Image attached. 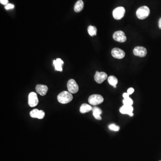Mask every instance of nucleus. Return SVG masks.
<instances>
[{
    "instance_id": "nucleus-1",
    "label": "nucleus",
    "mask_w": 161,
    "mask_h": 161,
    "mask_svg": "<svg viewBox=\"0 0 161 161\" xmlns=\"http://www.w3.org/2000/svg\"><path fill=\"white\" fill-rule=\"evenodd\" d=\"M73 99L72 94L70 92L64 91L58 94L57 100L58 102L62 104L69 103Z\"/></svg>"
},
{
    "instance_id": "nucleus-2",
    "label": "nucleus",
    "mask_w": 161,
    "mask_h": 161,
    "mask_svg": "<svg viewBox=\"0 0 161 161\" xmlns=\"http://www.w3.org/2000/svg\"><path fill=\"white\" fill-rule=\"evenodd\" d=\"M150 10L148 7L143 6L141 7L136 11L137 17L140 19H144L150 15Z\"/></svg>"
},
{
    "instance_id": "nucleus-3",
    "label": "nucleus",
    "mask_w": 161,
    "mask_h": 161,
    "mask_svg": "<svg viewBox=\"0 0 161 161\" xmlns=\"http://www.w3.org/2000/svg\"><path fill=\"white\" fill-rule=\"evenodd\" d=\"M103 98L99 94H93L89 97L88 102L92 105H97L101 104L103 102Z\"/></svg>"
},
{
    "instance_id": "nucleus-4",
    "label": "nucleus",
    "mask_w": 161,
    "mask_h": 161,
    "mask_svg": "<svg viewBox=\"0 0 161 161\" xmlns=\"http://www.w3.org/2000/svg\"><path fill=\"white\" fill-rule=\"evenodd\" d=\"M125 13V9L123 7H118L113 11V16L116 20H120L124 17Z\"/></svg>"
},
{
    "instance_id": "nucleus-5",
    "label": "nucleus",
    "mask_w": 161,
    "mask_h": 161,
    "mask_svg": "<svg viewBox=\"0 0 161 161\" xmlns=\"http://www.w3.org/2000/svg\"><path fill=\"white\" fill-rule=\"evenodd\" d=\"M67 88L69 92L71 94H75L78 92L79 87L74 79H70L67 82Z\"/></svg>"
},
{
    "instance_id": "nucleus-6",
    "label": "nucleus",
    "mask_w": 161,
    "mask_h": 161,
    "mask_svg": "<svg viewBox=\"0 0 161 161\" xmlns=\"http://www.w3.org/2000/svg\"><path fill=\"white\" fill-rule=\"evenodd\" d=\"M39 103L37 95L34 92L30 93L28 96V104L31 107H34Z\"/></svg>"
},
{
    "instance_id": "nucleus-7",
    "label": "nucleus",
    "mask_w": 161,
    "mask_h": 161,
    "mask_svg": "<svg viewBox=\"0 0 161 161\" xmlns=\"http://www.w3.org/2000/svg\"><path fill=\"white\" fill-rule=\"evenodd\" d=\"M113 38L115 40L120 43H124L125 42L127 39L125 34L121 31L115 32L113 35Z\"/></svg>"
},
{
    "instance_id": "nucleus-8",
    "label": "nucleus",
    "mask_w": 161,
    "mask_h": 161,
    "mask_svg": "<svg viewBox=\"0 0 161 161\" xmlns=\"http://www.w3.org/2000/svg\"><path fill=\"white\" fill-rule=\"evenodd\" d=\"M30 116L33 118L43 119L45 116V112L42 110H39L37 109H34L30 112Z\"/></svg>"
},
{
    "instance_id": "nucleus-9",
    "label": "nucleus",
    "mask_w": 161,
    "mask_h": 161,
    "mask_svg": "<svg viewBox=\"0 0 161 161\" xmlns=\"http://www.w3.org/2000/svg\"><path fill=\"white\" fill-rule=\"evenodd\" d=\"M112 55L114 58L121 59L125 56V53L123 50L115 48L112 50Z\"/></svg>"
},
{
    "instance_id": "nucleus-10",
    "label": "nucleus",
    "mask_w": 161,
    "mask_h": 161,
    "mask_svg": "<svg viewBox=\"0 0 161 161\" xmlns=\"http://www.w3.org/2000/svg\"><path fill=\"white\" fill-rule=\"evenodd\" d=\"M147 50L143 47L137 46L135 48L134 50V53L136 56L143 57L147 54Z\"/></svg>"
},
{
    "instance_id": "nucleus-11",
    "label": "nucleus",
    "mask_w": 161,
    "mask_h": 161,
    "mask_svg": "<svg viewBox=\"0 0 161 161\" xmlns=\"http://www.w3.org/2000/svg\"><path fill=\"white\" fill-rule=\"evenodd\" d=\"M94 80L96 81V82L98 83L101 84L103 83V82L106 80L108 75L105 72H96V75H94Z\"/></svg>"
},
{
    "instance_id": "nucleus-12",
    "label": "nucleus",
    "mask_w": 161,
    "mask_h": 161,
    "mask_svg": "<svg viewBox=\"0 0 161 161\" xmlns=\"http://www.w3.org/2000/svg\"><path fill=\"white\" fill-rule=\"evenodd\" d=\"M36 92L41 96H44L46 95L48 91V87L46 85H39L36 86L35 87Z\"/></svg>"
},
{
    "instance_id": "nucleus-13",
    "label": "nucleus",
    "mask_w": 161,
    "mask_h": 161,
    "mask_svg": "<svg viewBox=\"0 0 161 161\" xmlns=\"http://www.w3.org/2000/svg\"><path fill=\"white\" fill-rule=\"evenodd\" d=\"M134 108L132 106L124 105L120 109V112L123 114L129 115L131 113L133 112Z\"/></svg>"
},
{
    "instance_id": "nucleus-14",
    "label": "nucleus",
    "mask_w": 161,
    "mask_h": 161,
    "mask_svg": "<svg viewBox=\"0 0 161 161\" xmlns=\"http://www.w3.org/2000/svg\"><path fill=\"white\" fill-rule=\"evenodd\" d=\"M63 64H64V62L60 58H57L56 60H54L53 61V65L55 70L58 71H62V65Z\"/></svg>"
},
{
    "instance_id": "nucleus-15",
    "label": "nucleus",
    "mask_w": 161,
    "mask_h": 161,
    "mask_svg": "<svg viewBox=\"0 0 161 161\" xmlns=\"http://www.w3.org/2000/svg\"><path fill=\"white\" fill-rule=\"evenodd\" d=\"M83 7H84V2L82 0H78L75 5L74 10L76 12H80L83 10Z\"/></svg>"
},
{
    "instance_id": "nucleus-16",
    "label": "nucleus",
    "mask_w": 161,
    "mask_h": 161,
    "mask_svg": "<svg viewBox=\"0 0 161 161\" xmlns=\"http://www.w3.org/2000/svg\"><path fill=\"white\" fill-rule=\"evenodd\" d=\"M92 110V108L91 105L86 103H83L80 107V112L82 113H85L90 112Z\"/></svg>"
},
{
    "instance_id": "nucleus-17",
    "label": "nucleus",
    "mask_w": 161,
    "mask_h": 161,
    "mask_svg": "<svg viewBox=\"0 0 161 161\" xmlns=\"http://www.w3.org/2000/svg\"><path fill=\"white\" fill-rule=\"evenodd\" d=\"M108 82L109 84L114 88L116 87V85L118 83V79L114 76H110L108 78Z\"/></svg>"
},
{
    "instance_id": "nucleus-18",
    "label": "nucleus",
    "mask_w": 161,
    "mask_h": 161,
    "mask_svg": "<svg viewBox=\"0 0 161 161\" xmlns=\"http://www.w3.org/2000/svg\"><path fill=\"white\" fill-rule=\"evenodd\" d=\"M87 30L88 33L91 36L96 35L97 30L96 27L92 26H89L88 27Z\"/></svg>"
},
{
    "instance_id": "nucleus-19",
    "label": "nucleus",
    "mask_w": 161,
    "mask_h": 161,
    "mask_svg": "<svg viewBox=\"0 0 161 161\" xmlns=\"http://www.w3.org/2000/svg\"><path fill=\"white\" fill-rule=\"evenodd\" d=\"M123 103L124 105L132 106L133 104V101L130 97L127 98H124L123 100Z\"/></svg>"
},
{
    "instance_id": "nucleus-20",
    "label": "nucleus",
    "mask_w": 161,
    "mask_h": 161,
    "mask_svg": "<svg viewBox=\"0 0 161 161\" xmlns=\"http://www.w3.org/2000/svg\"><path fill=\"white\" fill-rule=\"evenodd\" d=\"M109 128L110 129L114 131H118L120 130V127L117 125H115L114 124H111L109 126Z\"/></svg>"
},
{
    "instance_id": "nucleus-21",
    "label": "nucleus",
    "mask_w": 161,
    "mask_h": 161,
    "mask_svg": "<svg viewBox=\"0 0 161 161\" xmlns=\"http://www.w3.org/2000/svg\"><path fill=\"white\" fill-rule=\"evenodd\" d=\"M93 116H94V117L96 119L98 120H102V118H101V116H100V114L98 113L93 112Z\"/></svg>"
},
{
    "instance_id": "nucleus-22",
    "label": "nucleus",
    "mask_w": 161,
    "mask_h": 161,
    "mask_svg": "<svg viewBox=\"0 0 161 161\" xmlns=\"http://www.w3.org/2000/svg\"><path fill=\"white\" fill-rule=\"evenodd\" d=\"M14 8V5L13 4H9L5 6V8L6 10H11V9H13Z\"/></svg>"
},
{
    "instance_id": "nucleus-23",
    "label": "nucleus",
    "mask_w": 161,
    "mask_h": 161,
    "mask_svg": "<svg viewBox=\"0 0 161 161\" xmlns=\"http://www.w3.org/2000/svg\"><path fill=\"white\" fill-rule=\"evenodd\" d=\"M92 111L93 112L98 113L100 114V115L102 113V110H101L99 108H98V107H93V108H92Z\"/></svg>"
},
{
    "instance_id": "nucleus-24",
    "label": "nucleus",
    "mask_w": 161,
    "mask_h": 161,
    "mask_svg": "<svg viewBox=\"0 0 161 161\" xmlns=\"http://www.w3.org/2000/svg\"><path fill=\"white\" fill-rule=\"evenodd\" d=\"M134 89L133 88L131 87L128 89V91H127V93L129 95H130V94H132L134 92Z\"/></svg>"
},
{
    "instance_id": "nucleus-25",
    "label": "nucleus",
    "mask_w": 161,
    "mask_h": 161,
    "mask_svg": "<svg viewBox=\"0 0 161 161\" xmlns=\"http://www.w3.org/2000/svg\"><path fill=\"white\" fill-rule=\"evenodd\" d=\"M0 2L2 5H5V6L9 4L8 0H0Z\"/></svg>"
},
{
    "instance_id": "nucleus-26",
    "label": "nucleus",
    "mask_w": 161,
    "mask_h": 161,
    "mask_svg": "<svg viewBox=\"0 0 161 161\" xmlns=\"http://www.w3.org/2000/svg\"><path fill=\"white\" fill-rule=\"evenodd\" d=\"M123 97L124 98H129V94H128V93H124L123 94Z\"/></svg>"
},
{
    "instance_id": "nucleus-27",
    "label": "nucleus",
    "mask_w": 161,
    "mask_h": 161,
    "mask_svg": "<svg viewBox=\"0 0 161 161\" xmlns=\"http://www.w3.org/2000/svg\"><path fill=\"white\" fill-rule=\"evenodd\" d=\"M158 26H159V28L161 29V18H160L158 22Z\"/></svg>"
},
{
    "instance_id": "nucleus-28",
    "label": "nucleus",
    "mask_w": 161,
    "mask_h": 161,
    "mask_svg": "<svg viewBox=\"0 0 161 161\" xmlns=\"http://www.w3.org/2000/svg\"><path fill=\"white\" fill-rule=\"evenodd\" d=\"M129 115L130 116H131V117H132V116H133V115H134V114H133V112H131V113L130 114H129Z\"/></svg>"
},
{
    "instance_id": "nucleus-29",
    "label": "nucleus",
    "mask_w": 161,
    "mask_h": 161,
    "mask_svg": "<svg viewBox=\"0 0 161 161\" xmlns=\"http://www.w3.org/2000/svg\"></svg>"
}]
</instances>
